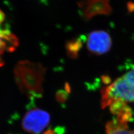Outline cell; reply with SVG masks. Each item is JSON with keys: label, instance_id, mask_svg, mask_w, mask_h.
<instances>
[{"label": "cell", "instance_id": "cell-2", "mask_svg": "<svg viewBox=\"0 0 134 134\" xmlns=\"http://www.w3.org/2000/svg\"><path fill=\"white\" fill-rule=\"evenodd\" d=\"M100 105L102 108L110 106L115 100L120 99L126 102H134V86L130 85L123 77H120L111 85L100 90Z\"/></svg>", "mask_w": 134, "mask_h": 134}, {"label": "cell", "instance_id": "cell-10", "mask_svg": "<svg viewBox=\"0 0 134 134\" xmlns=\"http://www.w3.org/2000/svg\"><path fill=\"white\" fill-rule=\"evenodd\" d=\"M68 98V93H66L65 91L59 90L57 91L55 94V98L57 102L60 103H65Z\"/></svg>", "mask_w": 134, "mask_h": 134}, {"label": "cell", "instance_id": "cell-16", "mask_svg": "<svg viewBox=\"0 0 134 134\" xmlns=\"http://www.w3.org/2000/svg\"><path fill=\"white\" fill-rule=\"evenodd\" d=\"M44 134H54V131L52 130L51 129H49V130H48L46 131Z\"/></svg>", "mask_w": 134, "mask_h": 134}, {"label": "cell", "instance_id": "cell-6", "mask_svg": "<svg viewBox=\"0 0 134 134\" xmlns=\"http://www.w3.org/2000/svg\"><path fill=\"white\" fill-rule=\"evenodd\" d=\"M106 134H134V130H128L127 123L116 119L106 124Z\"/></svg>", "mask_w": 134, "mask_h": 134}, {"label": "cell", "instance_id": "cell-1", "mask_svg": "<svg viewBox=\"0 0 134 134\" xmlns=\"http://www.w3.org/2000/svg\"><path fill=\"white\" fill-rule=\"evenodd\" d=\"M45 68L40 63L27 60L19 62L14 69L15 79L22 93L29 92L43 94L42 83L44 80Z\"/></svg>", "mask_w": 134, "mask_h": 134}, {"label": "cell", "instance_id": "cell-8", "mask_svg": "<svg viewBox=\"0 0 134 134\" xmlns=\"http://www.w3.org/2000/svg\"><path fill=\"white\" fill-rule=\"evenodd\" d=\"M128 107L126 102L120 99L114 100L110 106V110L113 115H119L121 113L124 111Z\"/></svg>", "mask_w": 134, "mask_h": 134}, {"label": "cell", "instance_id": "cell-4", "mask_svg": "<svg viewBox=\"0 0 134 134\" xmlns=\"http://www.w3.org/2000/svg\"><path fill=\"white\" fill-rule=\"evenodd\" d=\"M86 44L90 52L100 55L110 50L112 46V39L110 34L105 31H93L89 34Z\"/></svg>", "mask_w": 134, "mask_h": 134}, {"label": "cell", "instance_id": "cell-11", "mask_svg": "<svg viewBox=\"0 0 134 134\" xmlns=\"http://www.w3.org/2000/svg\"><path fill=\"white\" fill-rule=\"evenodd\" d=\"M122 77L129 83L134 86V67L132 69L125 73Z\"/></svg>", "mask_w": 134, "mask_h": 134}, {"label": "cell", "instance_id": "cell-12", "mask_svg": "<svg viewBox=\"0 0 134 134\" xmlns=\"http://www.w3.org/2000/svg\"><path fill=\"white\" fill-rule=\"evenodd\" d=\"M101 80L102 82L104 84V85H108L109 83H110L111 82V78L108 76V75H103L101 77Z\"/></svg>", "mask_w": 134, "mask_h": 134}, {"label": "cell", "instance_id": "cell-7", "mask_svg": "<svg viewBox=\"0 0 134 134\" xmlns=\"http://www.w3.org/2000/svg\"><path fill=\"white\" fill-rule=\"evenodd\" d=\"M82 41L79 38L68 40L65 45L67 55L72 59L77 58L78 57V52L82 47Z\"/></svg>", "mask_w": 134, "mask_h": 134}, {"label": "cell", "instance_id": "cell-14", "mask_svg": "<svg viewBox=\"0 0 134 134\" xmlns=\"http://www.w3.org/2000/svg\"><path fill=\"white\" fill-rule=\"evenodd\" d=\"M64 88H65V91L66 92V93H68V94L70 93L71 92V87L69 84L68 83L66 82L65 83V86H64Z\"/></svg>", "mask_w": 134, "mask_h": 134}, {"label": "cell", "instance_id": "cell-15", "mask_svg": "<svg viewBox=\"0 0 134 134\" xmlns=\"http://www.w3.org/2000/svg\"><path fill=\"white\" fill-rule=\"evenodd\" d=\"M5 14L3 13V12L1 10H0V25L3 22V21L5 20Z\"/></svg>", "mask_w": 134, "mask_h": 134}, {"label": "cell", "instance_id": "cell-9", "mask_svg": "<svg viewBox=\"0 0 134 134\" xmlns=\"http://www.w3.org/2000/svg\"><path fill=\"white\" fill-rule=\"evenodd\" d=\"M132 118V111L131 108L129 106L126 108V110L117 116V119L121 122L127 123L130 121Z\"/></svg>", "mask_w": 134, "mask_h": 134}, {"label": "cell", "instance_id": "cell-13", "mask_svg": "<svg viewBox=\"0 0 134 134\" xmlns=\"http://www.w3.org/2000/svg\"><path fill=\"white\" fill-rule=\"evenodd\" d=\"M127 8L129 12H132L134 11V3L131 2H128L127 3Z\"/></svg>", "mask_w": 134, "mask_h": 134}, {"label": "cell", "instance_id": "cell-5", "mask_svg": "<svg viewBox=\"0 0 134 134\" xmlns=\"http://www.w3.org/2000/svg\"><path fill=\"white\" fill-rule=\"evenodd\" d=\"M77 4L81 9L83 18L86 20L99 14L110 15L112 12V7L107 0L81 1L77 2Z\"/></svg>", "mask_w": 134, "mask_h": 134}, {"label": "cell", "instance_id": "cell-3", "mask_svg": "<svg viewBox=\"0 0 134 134\" xmlns=\"http://www.w3.org/2000/svg\"><path fill=\"white\" fill-rule=\"evenodd\" d=\"M50 116L49 113L37 108L31 109L24 115L21 126L24 131L30 134H40L49 125Z\"/></svg>", "mask_w": 134, "mask_h": 134}]
</instances>
